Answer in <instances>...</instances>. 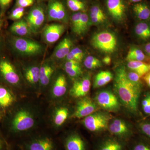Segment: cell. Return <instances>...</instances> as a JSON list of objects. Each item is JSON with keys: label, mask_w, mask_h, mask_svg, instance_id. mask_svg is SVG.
<instances>
[{"label": "cell", "mask_w": 150, "mask_h": 150, "mask_svg": "<svg viewBox=\"0 0 150 150\" xmlns=\"http://www.w3.org/2000/svg\"><path fill=\"white\" fill-rule=\"evenodd\" d=\"M91 75L87 74L75 79L69 91L70 96L78 99L86 96L91 86Z\"/></svg>", "instance_id": "5bb4252c"}, {"label": "cell", "mask_w": 150, "mask_h": 150, "mask_svg": "<svg viewBox=\"0 0 150 150\" xmlns=\"http://www.w3.org/2000/svg\"><path fill=\"white\" fill-rule=\"evenodd\" d=\"M18 147L21 150H59L56 140L45 134H31L24 138Z\"/></svg>", "instance_id": "277c9868"}, {"label": "cell", "mask_w": 150, "mask_h": 150, "mask_svg": "<svg viewBox=\"0 0 150 150\" xmlns=\"http://www.w3.org/2000/svg\"><path fill=\"white\" fill-rule=\"evenodd\" d=\"M81 67L80 62L73 60H67L64 66V68H76Z\"/></svg>", "instance_id": "b9f144b4"}, {"label": "cell", "mask_w": 150, "mask_h": 150, "mask_svg": "<svg viewBox=\"0 0 150 150\" xmlns=\"http://www.w3.org/2000/svg\"><path fill=\"white\" fill-rule=\"evenodd\" d=\"M21 72L13 63L6 58L0 59V82L12 88L19 95L22 91Z\"/></svg>", "instance_id": "3957f363"}, {"label": "cell", "mask_w": 150, "mask_h": 150, "mask_svg": "<svg viewBox=\"0 0 150 150\" xmlns=\"http://www.w3.org/2000/svg\"><path fill=\"white\" fill-rule=\"evenodd\" d=\"M77 1H83V0H77Z\"/></svg>", "instance_id": "6f0895ef"}, {"label": "cell", "mask_w": 150, "mask_h": 150, "mask_svg": "<svg viewBox=\"0 0 150 150\" xmlns=\"http://www.w3.org/2000/svg\"><path fill=\"white\" fill-rule=\"evenodd\" d=\"M7 150H13L12 149V147L11 146L10 144L9 146L8 147V149Z\"/></svg>", "instance_id": "db71d44e"}, {"label": "cell", "mask_w": 150, "mask_h": 150, "mask_svg": "<svg viewBox=\"0 0 150 150\" xmlns=\"http://www.w3.org/2000/svg\"><path fill=\"white\" fill-rule=\"evenodd\" d=\"M146 59V56L143 51L137 47H131L129 49L126 60L128 62L130 61H139L144 62Z\"/></svg>", "instance_id": "f1b7e54d"}, {"label": "cell", "mask_w": 150, "mask_h": 150, "mask_svg": "<svg viewBox=\"0 0 150 150\" xmlns=\"http://www.w3.org/2000/svg\"><path fill=\"white\" fill-rule=\"evenodd\" d=\"M42 1H46V0H42ZM49 1V0H48Z\"/></svg>", "instance_id": "680465c9"}, {"label": "cell", "mask_w": 150, "mask_h": 150, "mask_svg": "<svg viewBox=\"0 0 150 150\" xmlns=\"http://www.w3.org/2000/svg\"><path fill=\"white\" fill-rule=\"evenodd\" d=\"M129 150H150V142L145 140H138L132 143Z\"/></svg>", "instance_id": "836d02e7"}, {"label": "cell", "mask_w": 150, "mask_h": 150, "mask_svg": "<svg viewBox=\"0 0 150 150\" xmlns=\"http://www.w3.org/2000/svg\"><path fill=\"white\" fill-rule=\"evenodd\" d=\"M61 101L52 103L53 107L50 112L51 125L56 131L64 125L70 115L69 108L67 105L62 104Z\"/></svg>", "instance_id": "30bf717a"}, {"label": "cell", "mask_w": 150, "mask_h": 150, "mask_svg": "<svg viewBox=\"0 0 150 150\" xmlns=\"http://www.w3.org/2000/svg\"><path fill=\"white\" fill-rule=\"evenodd\" d=\"M114 88L116 96L129 112L137 115L142 85L131 81L127 77L126 68L123 66L115 70Z\"/></svg>", "instance_id": "7a4b0ae2"}, {"label": "cell", "mask_w": 150, "mask_h": 150, "mask_svg": "<svg viewBox=\"0 0 150 150\" xmlns=\"http://www.w3.org/2000/svg\"><path fill=\"white\" fill-rule=\"evenodd\" d=\"M64 69L65 73L74 80L82 76L83 71L81 67L76 68H64Z\"/></svg>", "instance_id": "e575fe53"}, {"label": "cell", "mask_w": 150, "mask_h": 150, "mask_svg": "<svg viewBox=\"0 0 150 150\" xmlns=\"http://www.w3.org/2000/svg\"><path fill=\"white\" fill-rule=\"evenodd\" d=\"M108 130L112 136L126 142L133 136V132L130 126L120 118L113 120L108 125Z\"/></svg>", "instance_id": "9a60e30c"}, {"label": "cell", "mask_w": 150, "mask_h": 150, "mask_svg": "<svg viewBox=\"0 0 150 150\" xmlns=\"http://www.w3.org/2000/svg\"><path fill=\"white\" fill-rule=\"evenodd\" d=\"M40 66L35 64L25 66L21 72L23 80L31 90L39 95Z\"/></svg>", "instance_id": "7c38bea8"}, {"label": "cell", "mask_w": 150, "mask_h": 150, "mask_svg": "<svg viewBox=\"0 0 150 150\" xmlns=\"http://www.w3.org/2000/svg\"><path fill=\"white\" fill-rule=\"evenodd\" d=\"M65 27L60 23H52L46 25L42 34L44 40L48 43H54L58 41L64 32Z\"/></svg>", "instance_id": "44dd1931"}, {"label": "cell", "mask_w": 150, "mask_h": 150, "mask_svg": "<svg viewBox=\"0 0 150 150\" xmlns=\"http://www.w3.org/2000/svg\"><path fill=\"white\" fill-rule=\"evenodd\" d=\"M69 8L74 12H82L85 11L86 5L82 1L77 0H67Z\"/></svg>", "instance_id": "d6a6232c"}, {"label": "cell", "mask_w": 150, "mask_h": 150, "mask_svg": "<svg viewBox=\"0 0 150 150\" xmlns=\"http://www.w3.org/2000/svg\"><path fill=\"white\" fill-rule=\"evenodd\" d=\"M47 15L50 21L64 22L67 18V12L64 6L58 0H49Z\"/></svg>", "instance_id": "ac0fdd59"}, {"label": "cell", "mask_w": 150, "mask_h": 150, "mask_svg": "<svg viewBox=\"0 0 150 150\" xmlns=\"http://www.w3.org/2000/svg\"><path fill=\"white\" fill-rule=\"evenodd\" d=\"M132 9L135 16L141 21L150 20V6L147 3H136L133 6Z\"/></svg>", "instance_id": "cb8c5ba5"}, {"label": "cell", "mask_w": 150, "mask_h": 150, "mask_svg": "<svg viewBox=\"0 0 150 150\" xmlns=\"http://www.w3.org/2000/svg\"><path fill=\"white\" fill-rule=\"evenodd\" d=\"M143 0H129L130 2L134 3H138L141 2Z\"/></svg>", "instance_id": "816d5d0a"}, {"label": "cell", "mask_w": 150, "mask_h": 150, "mask_svg": "<svg viewBox=\"0 0 150 150\" xmlns=\"http://www.w3.org/2000/svg\"><path fill=\"white\" fill-rule=\"evenodd\" d=\"M127 67L132 71L137 73L140 76H143L150 71V64L144 62L130 61Z\"/></svg>", "instance_id": "484cf974"}, {"label": "cell", "mask_w": 150, "mask_h": 150, "mask_svg": "<svg viewBox=\"0 0 150 150\" xmlns=\"http://www.w3.org/2000/svg\"><path fill=\"white\" fill-rule=\"evenodd\" d=\"M139 129L140 132L150 141V121L140 123L139 125Z\"/></svg>", "instance_id": "8d00e7d4"}, {"label": "cell", "mask_w": 150, "mask_h": 150, "mask_svg": "<svg viewBox=\"0 0 150 150\" xmlns=\"http://www.w3.org/2000/svg\"><path fill=\"white\" fill-rule=\"evenodd\" d=\"M66 58L67 59V60H73V61H77V62H80V63L81 62L82 60L83 59V58H81V57H80V56L73 54L71 51L67 55Z\"/></svg>", "instance_id": "ee69618b"}, {"label": "cell", "mask_w": 150, "mask_h": 150, "mask_svg": "<svg viewBox=\"0 0 150 150\" xmlns=\"http://www.w3.org/2000/svg\"><path fill=\"white\" fill-rule=\"evenodd\" d=\"M113 75L109 71H101L96 76L94 81V88H99L110 82L113 78Z\"/></svg>", "instance_id": "83f0119b"}, {"label": "cell", "mask_w": 150, "mask_h": 150, "mask_svg": "<svg viewBox=\"0 0 150 150\" xmlns=\"http://www.w3.org/2000/svg\"><path fill=\"white\" fill-rule=\"evenodd\" d=\"M68 91V84L66 75L56 72L47 91V98L51 103L61 101Z\"/></svg>", "instance_id": "8992f818"}, {"label": "cell", "mask_w": 150, "mask_h": 150, "mask_svg": "<svg viewBox=\"0 0 150 150\" xmlns=\"http://www.w3.org/2000/svg\"><path fill=\"white\" fill-rule=\"evenodd\" d=\"M84 65L88 69H94L102 67V63L96 57L90 56L85 59Z\"/></svg>", "instance_id": "1f68e13d"}, {"label": "cell", "mask_w": 150, "mask_h": 150, "mask_svg": "<svg viewBox=\"0 0 150 150\" xmlns=\"http://www.w3.org/2000/svg\"><path fill=\"white\" fill-rule=\"evenodd\" d=\"M13 0H0V6L2 10L5 9L11 2Z\"/></svg>", "instance_id": "bcb514c9"}, {"label": "cell", "mask_w": 150, "mask_h": 150, "mask_svg": "<svg viewBox=\"0 0 150 150\" xmlns=\"http://www.w3.org/2000/svg\"><path fill=\"white\" fill-rule=\"evenodd\" d=\"M94 48L105 54H112L117 45L116 36L112 33L104 31L95 34L91 39Z\"/></svg>", "instance_id": "ba28073f"}, {"label": "cell", "mask_w": 150, "mask_h": 150, "mask_svg": "<svg viewBox=\"0 0 150 150\" xmlns=\"http://www.w3.org/2000/svg\"><path fill=\"white\" fill-rule=\"evenodd\" d=\"M10 144L0 130V150H7Z\"/></svg>", "instance_id": "60d3db41"}, {"label": "cell", "mask_w": 150, "mask_h": 150, "mask_svg": "<svg viewBox=\"0 0 150 150\" xmlns=\"http://www.w3.org/2000/svg\"><path fill=\"white\" fill-rule=\"evenodd\" d=\"M96 103L88 97L86 96L79 98L75 105L71 118H84L97 111L99 109Z\"/></svg>", "instance_id": "4fadbf2b"}, {"label": "cell", "mask_w": 150, "mask_h": 150, "mask_svg": "<svg viewBox=\"0 0 150 150\" xmlns=\"http://www.w3.org/2000/svg\"><path fill=\"white\" fill-rule=\"evenodd\" d=\"M40 112L33 103L19 101L3 117L1 123L8 136L24 138L33 134L40 120Z\"/></svg>", "instance_id": "6da1fadb"}, {"label": "cell", "mask_w": 150, "mask_h": 150, "mask_svg": "<svg viewBox=\"0 0 150 150\" xmlns=\"http://www.w3.org/2000/svg\"><path fill=\"white\" fill-rule=\"evenodd\" d=\"M56 72V67L52 62H45L40 65L38 95L47 91Z\"/></svg>", "instance_id": "2e32d148"}, {"label": "cell", "mask_w": 150, "mask_h": 150, "mask_svg": "<svg viewBox=\"0 0 150 150\" xmlns=\"http://www.w3.org/2000/svg\"><path fill=\"white\" fill-rule=\"evenodd\" d=\"M135 33L141 40H149L150 39V24L147 21L140 22L135 26Z\"/></svg>", "instance_id": "4316f807"}, {"label": "cell", "mask_w": 150, "mask_h": 150, "mask_svg": "<svg viewBox=\"0 0 150 150\" xmlns=\"http://www.w3.org/2000/svg\"><path fill=\"white\" fill-rule=\"evenodd\" d=\"M89 20L87 14L82 12L81 15L80 23L77 35H82L86 32L89 26Z\"/></svg>", "instance_id": "4dcf8cb0"}, {"label": "cell", "mask_w": 150, "mask_h": 150, "mask_svg": "<svg viewBox=\"0 0 150 150\" xmlns=\"http://www.w3.org/2000/svg\"><path fill=\"white\" fill-rule=\"evenodd\" d=\"M63 144L65 150H87L86 142L76 132L66 135L63 139Z\"/></svg>", "instance_id": "d6986e66"}, {"label": "cell", "mask_w": 150, "mask_h": 150, "mask_svg": "<svg viewBox=\"0 0 150 150\" xmlns=\"http://www.w3.org/2000/svg\"><path fill=\"white\" fill-rule=\"evenodd\" d=\"M10 43L13 49L21 56H33L43 52V46L34 40L20 37H12Z\"/></svg>", "instance_id": "5b68a950"}, {"label": "cell", "mask_w": 150, "mask_h": 150, "mask_svg": "<svg viewBox=\"0 0 150 150\" xmlns=\"http://www.w3.org/2000/svg\"><path fill=\"white\" fill-rule=\"evenodd\" d=\"M19 95L8 86L0 82V111L4 117L19 101Z\"/></svg>", "instance_id": "9c48e42d"}, {"label": "cell", "mask_w": 150, "mask_h": 150, "mask_svg": "<svg viewBox=\"0 0 150 150\" xmlns=\"http://www.w3.org/2000/svg\"><path fill=\"white\" fill-rule=\"evenodd\" d=\"M72 45V41L69 38H65L56 46L52 57L56 60L66 58L71 50Z\"/></svg>", "instance_id": "603a6c76"}, {"label": "cell", "mask_w": 150, "mask_h": 150, "mask_svg": "<svg viewBox=\"0 0 150 150\" xmlns=\"http://www.w3.org/2000/svg\"><path fill=\"white\" fill-rule=\"evenodd\" d=\"M2 23L1 20V18H0V28H1V26Z\"/></svg>", "instance_id": "11a10c76"}, {"label": "cell", "mask_w": 150, "mask_h": 150, "mask_svg": "<svg viewBox=\"0 0 150 150\" xmlns=\"http://www.w3.org/2000/svg\"><path fill=\"white\" fill-rule=\"evenodd\" d=\"M24 8L16 7L14 9L9 16V18L11 20L18 21L24 15Z\"/></svg>", "instance_id": "74e56055"}, {"label": "cell", "mask_w": 150, "mask_h": 150, "mask_svg": "<svg viewBox=\"0 0 150 150\" xmlns=\"http://www.w3.org/2000/svg\"><path fill=\"white\" fill-rule=\"evenodd\" d=\"M144 50L145 53L150 58V42L146 43L144 46Z\"/></svg>", "instance_id": "7dc6e473"}, {"label": "cell", "mask_w": 150, "mask_h": 150, "mask_svg": "<svg viewBox=\"0 0 150 150\" xmlns=\"http://www.w3.org/2000/svg\"><path fill=\"white\" fill-rule=\"evenodd\" d=\"M126 142L113 136L105 137L97 144L95 150H126Z\"/></svg>", "instance_id": "7402d4cb"}, {"label": "cell", "mask_w": 150, "mask_h": 150, "mask_svg": "<svg viewBox=\"0 0 150 150\" xmlns=\"http://www.w3.org/2000/svg\"><path fill=\"white\" fill-rule=\"evenodd\" d=\"M149 96V103L148 105L147 113V115H150V92H148Z\"/></svg>", "instance_id": "f907efd6"}, {"label": "cell", "mask_w": 150, "mask_h": 150, "mask_svg": "<svg viewBox=\"0 0 150 150\" xmlns=\"http://www.w3.org/2000/svg\"><path fill=\"white\" fill-rule=\"evenodd\" d=\"M45 20V12L42 7L35 6L30 11L26 21L32 33H36L43 25Z\"/></svg>", "instance_id": "e0dca14e"}, {"label": "cell", "mask_w": 150, "mask_h": 150, "mask_svg": "<svg viewBox=\"0 0 150 150\" xmlns=\"http://www.w3.org/2000/svg\"><path fill=\"white\" fill-rule=\"evenodd\" d=\"M10 30L18 36H28L32 33L27 21L23 19L15 22L10 28Z\"/></svg>", "instance_id": "d4e9b609"}, {"label": "cell", "mask_w": 150, "mask_h": 150, "mask_svg": "<svg viewBox=\"0 0 150 150\" xmlns=\"http://www.w3.org/2000/svg\"><path fill=\"white\" fill-rule=\"evenodd\" d=\"M71 52L73 54L77 56H80L81 58H83L84 56L83 51L80 48H75L71 50Z\"/></svg>", "instance_id": "f6af8a7d"}, {"label": "cell", "mask_w": 150, "mask_h": 150, "mask_svg": "<svg viewBox=\"0 0 150 150\" xmlns=\"http://www.w3.org/2000/svg\"><path fill=\"white\" fill-rule=\"evenodd\" d=\"M90 18L99 19L105 21L106 15L101 7L98 4L93 5L90 10Z\"/></svg>", "instance_id": "f546056e"}, {"label": "cell", "mask_w": 150, "mask_h": 150, "mask_svg": "<svg viewBox=\"0 0 150 150\" xmlns=\"http://www.w3.org/2000/svg\"><path fill=\"white\" fill-rule=\"evenodd\" d=\"M111 116L106 112L96 111L83 118L81 123L86 129L94 133H99L108 129Z\"/></svg>", "instance_id": "52a82bcc"}, {"label": "cell", "mask_w": 150, "mask_h": 150, "mask_svg": "<svg viewBox=\"0 0 150 150\" xmlns=\"http://www.w3.org/2000/svg\"><path fill=\"white\" fill-rule=\"evenodd\" d=\"M82 12H77L74 13L71 16V25L72 30L77 34L80 23L81 15Z\"/></svg>", "instance_id": "d590c367"}, {"label": "cell", "mask_w": 150, "mask_h": 150, "mask_svg": "<svg viewBox=\"0 0 150 150\" xmlns=\"http://www.w3.org/2000/svg\"><path fill=\"white\" fill-rule=\"evenodd\" d=\"M1 38H0V46H1Z\"/></svg>", "instance_id": "9f6ffc18"}, {"label": "cell", "mask_w": 150, "mask_h": 150, "mask_svg": "<svg viewBox=\"0 0 150 150\" xmlns=\"http://www.w3.org/2000/svg\"><path fill=\"white\" fill-rule=\"evenodd\" d=\"M144 79L148 86L150 87V71L144 76Z\"/></svg>", "instance_id": "681fc988"}, {"label": "cell", "mask_w": 150, "mask_h": 150, "mask_svg": "<svg viewBox=\"0 0 150 150\" xmlns=\"http://www.w3.org/2000/svg\"><path fill=\"white\" fill-rule=\"evenodd\" d=\"M127 75L129 80L133 83L138 85H142L141 80V77L137 73L131 71L129 72H127Z\"/></svg>", "instance_id": "f35d334b"}, {"label": "cell", "mask_w": 150, "mask_h": 150, "mask_svg": "<svg viewBox=\"0 0 150 150\" xmlns=\"http://www.w3.org/2000/svg\"><path fill=\"white\" fill-rule=\"evenodd\" d=\"M118 100L115 94L107 90L98 92L95 97V101L99 107L110 112H117L120 110Z\"/></svg>", "instance_id": "8fae6325"}, {"label": "cell", "mask_w": 150, "mask_h": 150, "mask_svg": "<svg viewBox=\"0 0 150 150\" xmlns=\"http://www.w3.org/2000/svg\"><path fill=\"white\" fill-rule=\"evenodd\" d=\"M34 2L35 0H17L16 6L24 8L33 5Z\"/></svg>", "instance_id": "ab89813d"}, {"label": "cell", "mask_w": 150, "mask_h": 150, "mask_svg": "<svg viewBox=\"0 0 150 150\" xmlns=\"http://www.w3.org/2000/svg\"><path fill=\"white\" fill-rule=\"evenodd\" d=\"M102 61L105 64L110 65L111 64V59L109 56H106L103 59Z\"/></svg>", "instance_id": "c3c4849f"}, {"label": "cell", "mask_w": 150, "mask_h": 150, "mask_svg": "<svg viewBox=\"0 0 150 150\" xmlns=\"http://www.w3.org/2000/svg\"><path fill=\"white\" fill-rule=\"evenodd\" d=\"M3 117H4V115H3L2 113L0 111V123L1 122L2 120Z\"/></svg>", "instance_id": "f5cc1de1"}, {"label": "cell", "mask_w": 150, "mask_h": 150, "mask_svg": "<svg viewBox=\"0 0 150 150\" xmlns=\"http://www.w3.org/2000/svg\"><path fill=\"white\" fill-rule=\"evenodd\" d=\"M149 103V93H147L146 94L145 97L143 99L142 101V108L143 111L145 114H146L147 113L148 105Z\"/></svg>", "instance_id": "7bdbcfd3"}, {"label": "cell", "mask_w": 150, "mask_h": 150, "mask_svg": "<svg viewBox=\"0 0 150 150\" xmlns=\"http://www.w3.org/2000/svg\"><path fill=\"white\" fill-rule=\"evenodd\" d=\"M108 11L112 18L121 21L125 18L126 6L124 0H106Z\"/></svg>", "instance_id": "ffe728a7"}]
</instances>
